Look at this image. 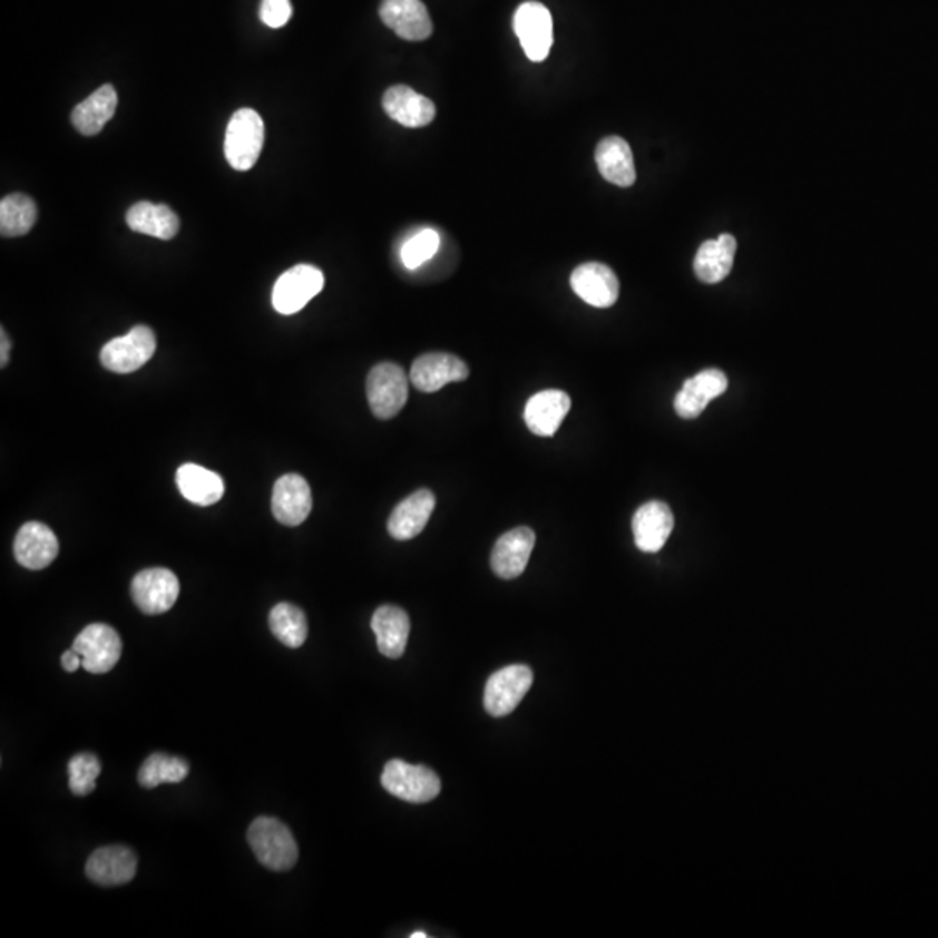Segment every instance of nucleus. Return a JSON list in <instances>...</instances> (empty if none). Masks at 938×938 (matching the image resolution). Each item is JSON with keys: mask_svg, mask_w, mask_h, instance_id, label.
<instances>
[{"mask_svg": "<svg viewBox=\"0 0 938 938\" xmlns=\"http://www.w3.org/2000/svg\"><path fill=\"white\" fill-rule=\"evenodd\" d=\"M247 841L254 856L270 871L284 872L296 866L300 848L291 829L281 820L257 817L248 828Z\"/></svg>", "mask_w": 938, "mask_h": 938, "instance_id": "nucleus-1", "label": "nucleus"}, {"mask_svg": "<svg viewBox=\"0 0 938 938\" xmlns=\"http://www.w3.org/2000/svg\"><path fill=\"white\" fill-rule=\"evenodd\" d=\"M265 143V124L251 108L235 111L226 127L225 157L235 170L253 169Z\"/></svg>", "mask_w": 938, "mask_h": 938, "instance_id": "nucleus-2", "label": "nucleus"}, {"mask_svg": "<svg viewBox=\"0 0 938 938\" xmlns=\"http://www.w3.org/2000/svg\"><path fill=\"white\" fill-rule=\"evenodd\" d=\"M381 784L391 797L414 804L428 803L442 791V781L433 770L402 760L388 761Z\"/></svg>", "mask_w": 938, "mask_h": 938, "instance_id": "nucleus-3", "label": "nucleus"}, {"mask_svg": "<svg viewBox=\"0 0 938 938\" xmlns=\"http://www.w3.org/2000/svg\"><path fill=\"white\" fill-rule=\"evenodd\" d=\"M409 399V378L397 363H379L368 375V400L378 419H393Z\"/></svg>", "mask_w": 938, "mask_h": 938, "instance_id": "nucleus-4", "label": "nucleus"}, {"mask_svg": "<svg viewBox=\"0 0 938 938\" xmlns=\"http://www.w3.org/2000/svg\"><path fill=\"white\" fill-rule=\"evenodd\" d=\"M157 350V338L146 325H136L123 338H115L102 346L101 365L117 374L138 371Z\"/></svg>", "mask_w": 938, "mask_h": 938, "instance_id": "nucleus-5", "label": "nucleus"}, {"mask_svg": "<svg viewBox=\"0 0 938 938\" xmlns=\"http://www.w3.org/2000/svg\"><path fill=\"white\" fill-rule=\"evenodd\" d=\"M532 682V670L524 664H512L496 671L487 682L483 695L487 713L496 717L511 714L530 691Z\"/></svg>", "mask_w": 938, "mask_h": 938, "instance_id": "nucleus-6", "label": "nucleus"}, {"mask_svg": "<svg viewBox=\"0 0 938 938\" xmlns=\"http://www.w3.org/2000/svg\"><path fill=\"white\" fill-rule=\"evenodd\" d=\"M71 648L79 652L87 673L105 674L119 664L123 639L108 624H89L77 635Z\"/></svg>", "mask_w": 938, "mask_h": 938, "instance_id": "nucleus-7", "label": "nucleus"}, {"mask_svg": "<svg viewBox=\"0 0 938 938\" xmlns=\"http://www.w3.org/2000/svg\"><path fill=\"white\" fill-rule=\"evenodd\" d=\"M130 595L143 614H166L178 599L179 580L169 568H146L130 583Z\"/></svg>", "mask_w": 938, "mask_h": 938, "instance_id": "nucleus-8", "label": "nucleus"}, {"mask_svg": "<svg viewBox=\"0 0 938 938\" xmlns=\"http://www.w3.org/2000/svg\"><path fill=\"white\" fill-rule=\"evenodd\" d=\"M324 273L312 265L287 270L273 287L272 303L282 315H294L324 289Z\"/></svg>", "mask_w": 938, "mask_h": 938, "instance_id": "nucleus-9", "label": "nucleus"}, {"mask_svg": "<svg viewBox=\"0 0 938 938\" xmlns=\"http://www.w3.org/2000/svg\"><path fill=\"white\" fill-rule=\"evenodd\" d=\"M515 33L530 61H545L553 46V18L546 6L525 2L515 12Z\"/></svg>", "mask_w": 938, "mask_h": 938, "instance_id": "nucleus-10", "label": "nucleus"}, {"mask_svg": "<svg viewBox=\"0 0 938 938\" xmlns=\"http://www.w3.org/2000/svg\"><path fill=\"white\" fill-rule=\"evenodd\" d=\"M469 378V369L459 356L450 353H427L410 369V383L422 393H434L446 384L461 383Z\"/></svg>", "mask_w": 938, "mask_h": 938, "instance_id": "nucleus-11", "label": "nucleus"}, {"mask_svg": "<svg viewBox=\"0 0 938 938\" xmlns=\"http://www.w3.org/2000/svg\"><path fill=\"white\" fill-rule=\"evenodd\" d=\"M536 546V534L529 527L509 530L497 539L490 556V567L501 579H517L524 574Z\"/></svg>", "mask_w": 938, "mask_h": 938, "instance_id": "nucleus-12", "label": "nucleus"}, {"mask_svg": "<svg viewBox=\"0 0 938 938\" xmlns=\"http://www.w3.org/2000/svg\"><path fill=\"white\" fill-rule=\"evenodd\" d=\"M312 489L301 475L289 473L276 480L273 487V517L287 527H297L312 512Z\"/></svg>", "mask_w": 938, "mask_h": 938, "instance_id": "nucleus-13", "label": "nucleus"}, {"mask_svg": "<svg viewBox=\"0 0 938 938\" xmlns=\"http://www.w3.org/2000/svg\"><path fill=\"white\" fill-rule=\"evenodd\" d=\"M138 859L123 844L98 848L86 863L87 878L99 887H120L136 876Z\"/></svg>", "mask_w": 938, "mask_h": 938, "instance_id": "nucleus-14", "label": "nucleus"}, {"mask_svg": "<svg viewBox=\"0 0 938 938\" xmlns=\"http://www.w3.org/2000/svg\"><path fill=\"white\" fill-rule=\"evenodd\" d=\"M60 543L48 525L28 521L18 530L14 539V556L18 564L28 570H42L56 560Z\"/></svg>", "mask_w": 938, "mask_h": 938, "instance_id": "nucleus-15", "label": "nucleus"}, {"mask_svg": "<svg viewBox=\"0 0 938 938\" xmlns=\"http://www.w3.org/2000/svg\"><path fill=\"white\" fill-rule=\"evenodd\" d=\"M379 17L406 40H427L433 32L430 12L421 0H383Z\"/></svg>", "mask_w": 938, "mask_h": 938, "instance_id": "nucleus-16", "label": "nucleus"}, {"mask_svg": "<svg viewBox=\"0 0 938 938\" xmlns=\"http://www.w3.org/2000/svg\"><path fill=\"white\" fill-rule=\"evenodd\" d=\"M570 285L584 303L595 307H610L619 297V281L602 263H584L571 273Z\"/></svg>", "mask_w": 938, "mask_h": 938, "instance_id": "nucleus-17", "label": "nucleus"}, {"mask_svg": "<svg viewBox=\"0 0 938 938\" xmlns=\"http://www.w3.org/2000/svg\"><path fill=\"white\" fill-rule=\"evenodd\" d=\"M729 379L717 369L698 372L695 378L686 379L682 391L674 399V410L683 419H695L704 412L711 400L725 393Z\"/></svg>", "mask_w": 938, "mask_h": 938, "instance_id": "nucleus-18", "label": "nucleus"}, {"mask_svg": "<svg viewBox=\"0 0 938 938\" xmlns=\"http://www.w3.org/2000/svg\"><path fill=\"white\" fill-rule=\"evenodd\" d=\"M674 517L663 501H651L636 509L633 517V536L643 553H657L664 548L673 532Z\"/></svg>", "mask_w": 938, "mask_h": 938, "instance_id": "nucleus-19", "label": "nucleus"}, {"mask_svg": "<svg viewBox=\"0 0 938 938\" xmlns=\"http://www.w3.org/2000/svg\"><path fill=\"white\" fill-rule=\"evenodd\" d=\"M570 410V397L561 390L534 394L524 410L525 424L537 437H553Z\"/></svg>", "mask_w": 938, "mask_h": 938, "instance_id": "nucleus-20", "label": "nucleus"}, {"mask_svg": "<svg viewBox=\"0 0 938 938\" xmlns=\"http://www.w3.org/2000/svg\"><path fill=\"white\" fill-rule=\"evenodd\" d=\"M437 497L431 490L421 489L412 496L406 497L391 512L388 520V532L393 539L409 540L424 530L430 521Z\"/></svg>", "mask_w": 938, "mask_h": 938, "instance_id": "nucleus-21", "label": "nucleus"}, {"mask_svg": "<svg viewBox=\"0 0 938 938\" xmlns=\"http://www.w3.org/2000/svg\"><path fill=\"white\" fill-rule=\"evenodd\" d=\"M383 108L394 123L412 129L433 123L437 114L434 102L430 98L407 86L390 87L383 96Z\"/></svg>", "mask_w": 938, "mask_h": 938, "instance_id": "nucleus-22", "label": "nucleus"}, {"mask_svg": "<svg viewBox=\"0 0 938 938\" xmlns=\"http://www.w3.org/2000/svg\"><path fill=\"white\" fill-rule=\"evenodd\" d=\"M596 166L612 185L627 188L636 182L635 158L632 146L619 136H608L596 146Z\"/></svg>", "mask_w": 938, "mask_h": 938, "instance_id": "nucleus-23", "label": "nucleus"}, {"mask_svg": "<svg viewBox=\"0 0 938 938\" xmlns=\"http://www.w3.org/2000/svg\"><path fill=\"white\" fill-rule=\"evenodd\" d=\"M371 626L378 638L379 652L384 657H402L410 635V619L407 612L394 605H383L372 615Z\"/></svg>", "mask_w": 938, "mask_h": 938, "instance_id": "nucleus-24", "label": "nucleus"}, {"mask_svg": "<svg viewBox=\"0 0 938 938\" xmlns=\"http://www.w3.org/2000/svg\"><path fill=\"white\" fill-rule=\"evenodd\" d=\"M737 241L730 233H723L716 241H707L698 248L694 261L695 275L704 284L725 281L734 266Z\"/></svg>", "mask_w": 938, "mask_h": 938, "instance_id": "nucleus-25", "label": "nucleus"}, {"mask_svg": "<svg viewBox=\"0 0 938 938\" xmlns=\"http://www.w3.org/2000/svg\"><path fill=\"white\" fill-rule=\"evenodd\" d=\"M119 98L110 84L99 87L89 98L79 102L71 111V124L84 136H96L110 123L117 110Z\"/></svg>", "mask_w": 938, "mask_h": 938, "instance_id": "nucleus-26", "label": "nucleus"}, {"mask_svg": "<svg viewBox=\"0 0 938 938\" xmlns=\"http://www.w3.org/2000/svg\"><path fill=\"white\" fill-rule=\"evenodd\" d=\"M176 483L186 501L198 506L216 505L225 494V481L219 475L192 462L179 466Z\"/></svg>", "mask_w": 938, "mask_h": 938, "instance_id": "nucleus-27", "label": "nucleus"}, {"mask_svg": "<svg viewBox=\"0 0 938 938\" xmlns=\"http://www.w3.org/2000/svg\"><path fill=\"white\" fill-rule=\"evenodd\" d=\"M127 226L133 232L150 235L160 241H170L179 232V219L167 205L138 202L127 211Z\"/></svg>", "mask_w": 938, "mask_h": 938, "instance_id": "nucleus-28", "label": "nucleus"}, {"mask_svg": "<svg viewBox=\"0 0 938 938\" xmlns=\"http://www.w3.org/2000/svg\"><path fill=\"white\" fill-rule=\"evenodd\" d=\"M37 222V205L23 194H12L0 202V233L2 237H21Z\"/></svg>", "mask_w": 938, "mask_h": 938, "instance_id": "nucleus-29", "label": "nucleus"}, {"mask_svg": "<svg viewBox=\"0 0 938 938\" xmlns=\"http://www.w3.org/2000/svg\"><path fill=\"white\" fill-rule=\"evenodd\" d=\"M270 629L285 647H303L307 638V619L300 607L292 604H279L272 608L268 617Z\"/></svg>", "mask_w": 938, "mask_h": 938, "instance_id": "nucleus-30", "label": "nucleus"}, {"mask_svg": "<svg viewBox=\"0 0 938 938\" xmlns=\"http://www.w3.org/2000/svg\"><path fill=\"white\" fill-rule=\"evenodd\" d=\"M189 773L188 761L178 756H167L164 753L152 754L146 758L139 769L138 781L145 789H154L160 784H178L185 781Z\"/></svg>", "mask_w": 938, "mask_h": 938, "instance_id": "nucleus-31", "label": "nucleus"}, {"mask_svg": "<svg viewBox=\"0 0 938 938\" xmlns=\"http://www.w3.org/2000/svg\"><path fill=\"white\" fill-rule=\"evenodd\" d=\"M101 773V761L92 753H80L68 763V785L76 797H87L96 789V779Z\"/></svg>", "mask_w": 938, "mask_h": 938, "instance_id": "nucleus-32", "label": "nucleus"}, {"mask_svg": "<svg viewBox=\"0 0 938 938\" xmlns=\"http://www.w3.org/2000/svg\"><path fill=\"white\" fill-rule=\"evenodd\" d=\"M438 248H440V233L433 228H424L403 244L400 256L406 268L418 270L438 253Z\"/></svg>", "mask_w": 938, "mask_h": 938, "instance_id": "nucleus-33", "label": "nucleus"}, {"mask_svg": "<svg viewBox=\"0 0 938 938\" xmlns=\"http://www.w3.org/2000/svg\"><path fill=\"white\" fill-rule=\"evenodd\" d=\"M260 17L263 23L272 28H282L292 17L291 0H263Z\"/></svg>", "mask_w": 938, "mask_h": 938, "instance_id": "nucleus-34", "label": "nucleus"}, {"mask_svg": "<svg viewBox=\"0 0 938 938\" xmlns=\"http://www.w3.org/2000/svg\"><path fill=\"white\" fill-rule=\"evenodd\" d=\"M61 664H63V670L67 671V673H76V671L82 666V657H80L79 652L71 648V651L65 652V654L61 655Z\"/></svg>", "mask_w": 938, "mask_h": 938, "instance_id": "nucleus-35", "label": "nucleus"}, {"mask_svg": "<svg viewBox=\"0 0 938 938\" xmlns=\"http://www.w3.org/2000/svg\"><path fill=\"white\" fill-rule=\"evenodd\" d=\"M0 348H2V353H0V368L4 369L9 362V353H11V341H9V335L6 334L4 329L0 332Z\"/></svg>", "mask_w": 938, "mask_h": 938, "instance_id": "nucleus-36", "label": "nucleus"}, {"mask_svg": "<svg viewBox=\"0 0 938 938\" xmlns=\"http://www.w3.org/2000/svg\"><path fill=\"white\" fill-rule=\"evenodd\" d=\"M410 938H430V935L427 931H414V934H410Z\"/></svg>", "mask_w": 938, "mask_h": 938, "instance_id": "nucleus-37", "label": "nucleus"}]
</instances>
